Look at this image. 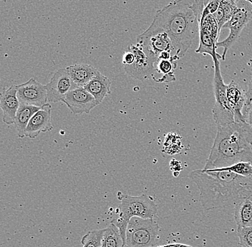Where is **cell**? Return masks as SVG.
Instances as JSON below:
<instances>
[{
    "mask_svg": "<svg viewBox=\"0 0 252 247\" xmlns=\"http://www.w3.org/2000/svg\"><path fill=\"white\" fill-rule=\"evenodd\" d=\"M20 102L17 97L16 85L3 91L0 97V108L3 111L2 120L6 124H14Z\"/></svg>",
    "mask_w": 252,
    "mask_h": 247,
    "instance_id": "9a60e30c",
    "label": "cell"
},
{
    "mask_svg": "<svg viewBox=\"0 0 252 247\" xmlns=\"http://www.w3.org/2000/svg\"><path fill=\"white\" fill-rule=\"evenodd\" d=\"M40 108L20 103L15 120V127L19 138L25 137V132L31 118Z\"/></svg>",
    "mask_w": 252,
    "mask_h": 247,
    "instance_id": "d6986e66",
    "label": "cell"
},
{
    "mask_svg": "<svg viewBox=\"0 0 252 247\" xmlns=\"http://www.w3.org/2000/svg\"><path fill=\"white\" fill-rule=\"evenodd\" d=\"M136 42L146 51L156 56L157 59L159 55L163 52H169L175 57L180 59L176 54L172 41L168 33L152 25H150L143 34L137 37Z\"/></svg>",
    "mask_w": 252,
    "mask_h": 247,
    "instance_id": "ba28073f",
    "label": "cell"
},
{
    "mask_svg": "<svg viewBox=\"0 0 252 247\" xmlns=\"http://www.w3.org/2000/svg\"><path fill=\"white\" fill-rule=\"evenodd\" d=\"M73 81L67 69H61L55 72L50 82L46 84L48 102H63L72 90Z\"/></svg>",
    "mask_w": 252,
    "mask_h": 247,
    "instance_id": "8fae6325",
    "label": "cell"
},
{
    "mask_svg": "<svg viewBox=\"0 0 252 247\" xmlns=\"http://www.w3.org/2000/svg\"><path fill=\"white\" fill-rule=\"evenodd\" d=\"M51 111L50 104H45L40 108L31 118L25 132V137L35 139L41 133L52 131L54 127L51 123Z\"/></svg>",
    "mask_w": 252,
    "mask_h": 247,
    "instance_id": "4fadbf2b",
    "label": "cell"
},
{
    "mask_svg": "<svg viewBox=\"0 0 252 247\" xmlns=\"http://www.w3.org/2000/svg\"><path fill=\"white\" fill-rule=\"evenodd\" d=\"M160 226L157 220L133 217L126 229V245L128 247H154L159 240Z\"/></svg>",
    "mask_w": 252,
    "mask_h": 247,
    "instance_id": "5b68a950",
    "label": "cell"
},
{
    "mask_svg": "<svg viewBox=\"0 0 252 247\" xmlns=\"http://www.w3.org/2000/svg\"><path fill=\"white\" fill-rule=\"evenodd\" d=\"M205 170L227 167L241 162L252 163V130L247 122L217 127Z\"/></svg>",
    "mask_w": 252,
    "mask_h": 247,
    "instance_id": "3957f363",
    "label": "cell"
},
{
    "mask_svg": "<svg viewBox=\"0 0 252 247\" xmlns=\"http://www.w3.org/2000/svg\"><path fill=\"white\" fill-rule=\"evenodd\" d=\"M135 60V55L130 49L127 48L123 56V64L124 66H128L133 64Z\"/></svg>",
    "mask_w": 252,
    "mask_h": 247,
    "instance_id": "83f0119b",
    "label": "cell"
},
{
    "mask_svg": "<svg viewBox=\"0 0 252 247\" xmlns=\"http://www.w3.org/2000/svg\"><path fill=\"white\" fill-rule=\"evenodd\" d=\"M125 242L116 225L111 223L109 227L105 229L102 239L101 247H124Z\"/></svg>",
    "mask_w": 252,
    "mask_h": 247,
    "instance_id": "7402d4cb",
    "label": "cell"
},
{
    "mask_svg": "<svg viewBox=\"0 0 252 247\" xmlns=\"http://www.w3.org/2000/svg\"><path fill=\"white\" fill-rule=\"evenodd\" d=\"M226 95L230 108L234 112L235 122L244 121V112L247 102V91H244L235 81H231L226 85Z\"/></svg>",
    "mask_w": 252,
    "mask_h": 247,
    "instance_id": "5bb4252c",
    "label": "cell"
},
{
    "mask_svg": "<svg viewBox=\"0 0 252 247\" xmlns=\"http://www.w3.org/2000/svg\"><path fill=\"white\" fill-rule=\"evenodd\" d=\"M175 245L177 247H192L191 246H189V245H183V244H175Z\"/></svg>",
    "mask_w": 252,
    "mask_h": 247,
    "instance_id": "1f68e13d",
    "label": "cell"
},
{
    "mask_svg": "<svg viewBox=\"0 0 252 247\" xmlns=\"http://www.w3.org/2000/svg\"></svg>",
    "mask_w": 252,
    "mask_h": 247,
    "instance_id": "d590c367",
    "label": "cell"
},
{
    "mask_svg": "<svg viewBox=\"0 0 252 247\" xmlns=\"http://www.w3.org/2000/svg\"><path fill=\"white\" fill-rule=\"evenodd\" d=\"M239 245L242 247H252V226L237 227Z\"/></svg>",
    "mask_w": 252,
    "mask_h": 247,
    "instance_id": "d4e9b609",
    "label": "cell"
},
{
    "mask_svg": "<svg viewBox=\"0 0 252 247\" xmlns=\"http://www.w3.org/2000/svg\"><path fill=\"white\" fill-rule=\"evenodd\" d=\"M110 87H111V82L109 78L102 75L101 73L93 79L88 84L84 86L85 89L94 96L99 105L107 96L111 94Z\"/></svg>",
    "mask_w": 252,
    "mask_h": 247,
    "instance_id": "e0dca14e",
    "label": "cell"
},
{
    "mask_svg": "<svg viewBox=\"0 0 252 247\" xmlns=\"http://www.w3.org/2000/svg\"><path fill=\"white\" fill-rule=\"evenodd\" d=\"M231 1H234V2H236V1H239V0H231ZM244 1H249V2L251 3L252 4V0H244Z\"/></svg>",
    "mask_w": 252,
    "mask_h": 247,
    "instance_id": "836d02e7",
    "label": "cell"
},
{
    "mask_svg": "<svg viewBox=\"0 0 252 247\" xmlns=\"http://www.w3.org/2000/svg\"><path fill=\"white\" fill-rule=\"evenodd\" d=\"M217 170H225L235 173L243 177L252 178V162H241L234 164L227 167L214 169Z\"/></svg>",
    "mask_w": 252,
    "mask_h": 247,
    "instance_id": "cb8c5ba5",
    "label": "cell"
},
{
    "mask_svg": "<svg viewBox=\"0 0 252 247\" xmlns=\"http://www.w3.org/2000/svg\"><path fill=\"white\" fill-rule=\"evenodd\" d=\"M234 220L237 227L252 226V199L245 197L234 204Z\"/></svg>",
    "mask_w": 252,
    "mask_h": 247,
    "instance_id": "ac0fdd59",
    "label": "cell"
},
{
    "mask_svg": "<svg viewBox=\"0 0 252 247\" xmlns=\"http://www.w3.org/2000/svg\"><path fill=\"white\" fill-rule=\"evenodd\" d=\"M220 5L223 8L224 12L225 20L226 23L231 20L232 16L235 13L238 9V6L236 2L231 1V0H222Z\"/></svg>",
    "mask_w": 252,
    "mask_h": 247,
    "instance_id": "484cf974",
    "label": "cell"
},
{
    "mask_svg": "<svg viewBox=\"0 0 252 247\" xmlns=\"http://www.w3.org/2000/svg\"><path fill=\"white\" fill-rule=\"evenodd\" d=\"M63 103L75 114H89L99 104L84 87L77 86L66 96Z\"/></svg>",
    "mask_w": 252,
    "mask_h": 247,
    "instance_id": "7c38bea8",
    "label": "cell"
},
{
    "mask_svg": "<svg viewBox=\"0 0 252 247\" xmlns=\"http://www.w3.org/2000/svg\"><path fill=\"white\" fill-rule=\"evenodd\" d=\"M189 177L199 190L205 210L225 208L243 198L252 197V178L217 169L194 170Z\"/></svg>",
    "mask_w": 252,
    "mask_h": 247,
    "instance_id": "6da1fadb",
    "label": "cell"
},
{
    "mask_svg": "<svg viewBox=\"0 0 252 247\" xmlns=\"http://www.w3.org/2000/svg\"><path fill=\"white\" fill-rule=\"evenodd\" d=\"M117 197L121 201L117 209L119 215L111 223L118 226L126 244V229L130 219L137 217L156 220L158 216V206L155 199L147 194L133 196L118 192Z\"/></svg>",
    "mask_w": 252,
    "mask_h": 247,
    "instance_id": "277c9868",
    "label": "cell"
},
{
    "mask_svg": "<svg viewBox=\"0 0 252 247\" xmlns=\"http://www.w3.org/2000/svg\"><path fill=\"white\" fill-rule=\"evenodd\" d=\"M170 166H171V170L173 171V175L174 177H177L179 175L181 170L182 169L180 162L176 160H171Z\"/></svg>",
    "mask_w": 252,
    "mask_h": 247,
    "instance_id": "f546056e",
    "label": "cell"
},
{
    "mask_svg": "<svg viewBox=\"0 0 252 247\" xmlns=\"http://www.w3.org/2000/svg\"><path fill=\"white\" fill-rule=\"evenodd\" d=\"M244 115V121L249 124L252 130V102L248 106L246 107Z\"/></svg>",
    "mask_w": 252,
    "mask_h": 247,
    "instance_id": "f1b7e54d",
    "label": "cell"
},
{
    "mask_svg": "<svg viewBox=\"0 0 252 247\" xmlns=\"http://www.w3.org/2000/svg\"><path fill=\"white\" fill-rule=\"evenodd\" d=\"M221 1L222 0H205V7L201 20L204 19L208 15L215 13L216 11L220 7Z\"/></svg>",
    "mask_w": 252,
    "mask_h": 247,
    "instance_id": "4316f807",
    "label": "cell"
},
{
    "mask_svg": "<svg viewBox=\"0 0 252 247\" xmlns=\"http://www.w3.org/2000/svg\"><path fill=\"white\" fill-rule=\"evenodd\" d=\"M238 9L231 20L223 25V29H229V34L226 39L217 43V48H223L222 60L225 61L226 54L231 47L240 37L241 33L252 20V4L249 1L239 0L236 1Z\"/></svg>",
    "mask_w": 252,
    "mask_h": 247,
    "instance_id": "52a82bcc",
    "label": "cell"
},
{
    "mask_svg": "<svg viewBox=\"0 0 252 247\" xmlns=\"http://www.w3.org/2000/svg\"><path fill=\"white\" fill-rule=\"evenodd\" d=\"M204 7L205 0H171L154 16L151 25L168 33L180 59L199 33Z\"/></svg>",
    "mask_w": 252,
    "mask_h": 247,
    "instance_id": "7a4b0ae2",
    "label": "cell"
},
{
    "mask_svg": "<svg viewBox=\"0 0 252 247\" xmlns=\"http://www.w3.org/2000/svg\"><path fill=\"white\" fill-rule=\"evenodd\" d=\"M128 48L135 55V60L130 65L124 66L126 74L141 81L154 78L157 58L146 51L139 44L130 45Z\"/></svg>",
    "mask_w": 252,
    "mask_h": 247,
    "instance_id": "9c48e42d",
    "label": "cell"
},
{
    "mask_svg": "<svg viewBox=\"0 0 252 247\" xmlns=\"http://www.w3.org/2000/svg\"><path fill=\"white\" fill-rule=\"evenodd\" d=\"M178 61L163 60L160 59L156 63V74H160L162 76L157 80L158 83H169L176 81L174 71L177 67ZM155 77V75H154ZM154 79V78H153Z\"/></svg>",
    "mask_w": 252,
    "mask_h": 247,
    "instance_id": "ffe728a7",
    "label": "cell"
},
{
    "mask_svg": "<svg viewBox=\"0 0 252 247\" xmlns=\"http://www.w3.org/2000/svg\"><path fill=\"white\" fill-rule=\"evenodd\" d=\"M127 247V246H126H126H125V247Z\"/></svg>",
    "mask_w": 252,
    "mask_h": 247,
    "instance_id": "e575fe53",
    "label": "cell"
},
{
    "mask_svg": "<svg viewBox=\"0 0 252 247\" xmlns=\"http://www.w3.org/2000/svg\"><path fill=\"white\" fill-rule=\"evenodd\" d=\"M17 97L21 104L42 108L47 104V92L46 85L31 78L27 82L16 85Z\"/></svg>",
    "mask_w": 252,
    "mask_h": 247,
    "instance_id": "30bf717a",
    "label": "cell"
},
{
    "mask_svg": "<svg viewBox=\"0 0 252 247\" xmlns=\"http://www.w3.org/2000/svg\"><path fill=\"white\" fill-rule=\"evenodd\" d=\"M74 84L84 87L93 79L100 75V72L93 66L86 64H75L67 67Z\"/></svg>",
    "mask_w": 252,
    "mask_h": 247,
    "instance_id": "2e32d148",
    "label": "cell"
},
{
    "mask_svg": "<svg viewBox=\"0 0 252 247\" xmlns=\"http://www.w3.org/2000/svg\"><path fill=\"white\" fill-rule=\"evenodd\" d=\"M159 247H177L176 246V245H175V244H173V245H166V246Z\"/></svg>",
    "mask_w": 252,
    "mask_h": 247,
    "instance_id": "d6a6232c",
    "label": "cell"
},
{
    "mask_svg": "<svg viewBox=\"0 0 252 247\" xmlns=\"http://www.w3.org/2000/svg\"><path fill=\"white\" fill-rule=\"evenodd\" d=\"M220 58L213 59L214 64V75L213 80L215 105L212 110L213 119L217 127L227 125L235 122L234 114L228 104L226 95V84H225L220 72Z\"/></svg>",
    "mask_w": 252,
    "mask_h": 247,
    "instance_id": "8992f818",
    "label": "cell"
},
{
    "mask_svg": "<svg viewBox=\"0 0 252 247\" xmlns=\"http://www.w3.org/2000/svg\"><path fill=\"white\" fill-rule=\"evenodd\" d=\"M104 232L105 229L91 231L87 233L81 240L83 247H101Z\"/></svg>",
    "mask_w": 252,
    "mask_h": 247,
    "instance_id": "603a6c76",
    "label": "cell"
},
{
    "mask_svg": "<svg viewBox=\"0 0 252 247\" xmlns=\"http://www.w3.org/2000/svg\"><path fill=\"white\" fill-rule=\"evenodd\" d=\"M251 72L252 75V67L251 68ZM247 106H248L252 102V76L251 80H250V82L248 84V89L247 90Z\"/></svg>",
    "mask_w": 252,
    "mask_h": 247,
    "instance_id": "4dcf8cb0",
    "label": "cell"
},
{
    "mask_svg": "<svg viewBox=\"0 0 252 247\" xmlns=\"http://www.w3.org/2000/svg\"><path fill=\"white\" fill-rule=\"evenodd\" d=\"M199 46L196 50V53L201 55H208L214 57L221 58L217 53V43L210 34L202 29H199Z\"/></svg>",
    "mask_w": 252,
    "mask_h": 247,
    "instance_id": "44dd1931",
    "label": "cell"
}]
</instances>
